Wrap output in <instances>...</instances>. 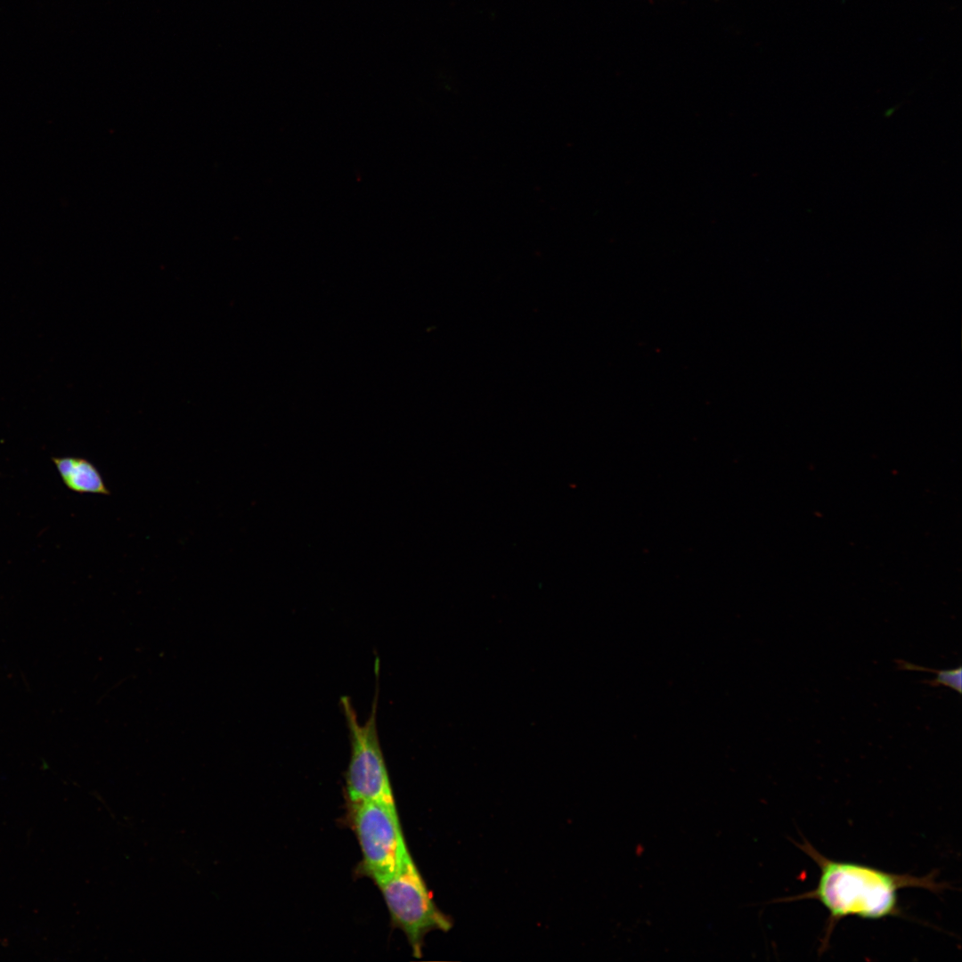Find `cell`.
Listing matches in <instances>:
<instances>
[{
    "mask_svg": "<svg viewBox=\"0 0 962 962\" xmlns=\"http://www.w3.org/2000/svg\"><path fill=\"white\" fill-rule=\"evenodd\" d=\"M378 698L379 689L375 692L371 713L363 724L358 721L350 697L342 696L339 700L350 742L346 791L351 805L364 802L395 805L378 734Z\"/></svg>",
    "mask_w": 962,
    "mask_h": 962,
    "instance_id": "3",
    "label": "cell"
},
{
    "mask_svg": "<svg viewBox=\"0 0 962 962\" xmlns=\"http://www.w3.org/2000/svg\"><path fill=\"white\" fill-rule=\"evenodd\" d=\"M897 665L901 670L909 671H922L935 673L936 678L933 680L925 681V683L932 687L943 686L954 689L958 693H961L962 689V668L960 666L953 669L936 670L931 668H925L909 663L904 660H897Z\"/></svg>",
    "mask_w": 962,
    "mask_h": 962,
    "instance_id": "6",
    "label": "cell"
},
{
    "mask_svg": "<svg viewBox=\"0 0 962 962\" xmlns=\"http://www.w3.org/2000/svg\"><path fill=\"white\" fill-rule=\"evenodd\" d=\"M351 819L363 855V873L374 882L392 874L407 846L395 805L379 802L352 804Z\"/></svg>",
    "mask_w": 962,
    "mask_h": 962,
    "instance_id": "4",
    "label": "cell"
},
{
    "mask_svg": "<svg viewBox=\"0 0 962 962\" xmlns=\"http://www.w3.org/2000/svg\"><path fill=\"white\" fill-rule=\"evenodd\" d=\"M53 461L70 490L80 493L110 494L99 469L88 460L64 457L53 458Z\"/></svg>",
    "mask_w": 962,
    "mask_h": 962,
    "instance_id": "5",
    "label": "cell"
},
{
    "mask_svg": "<svg viewBox=\"0 0 962 962\" xmlns=\"http://www.w3.org/2000/svg\"><path fill=\"white\" fill-rule=\"evenodd\" d=\"M375 884L383 895L394 925L406 935L415 958L422 956L427 933L435 930L448 932L452 927V920L433 901L407 846L394 872Z\"/></svg>",
    "mask_w": 962,
    "mask_h": 962,
    "instance_id": "2",
    "label": "cell"
},
{
    "mask_svg": "<svg viewBox=\"0 0 962 962\" xmlns=\"http://www.w3.org/2000/svg\"><path fill=\"white\" fill-rule=\"evenodd\" d=\"M796 845L818 865L819 882L813 890L781 901L816 900L827 909L828 917L821 950L827 947L836 925L847 917L870 920L904 917L899 906L900 890L915 887L939 893L948 887L936 881L933 871L925 876L893 874L870 866L831 860L808 841Z\"/></svg>",
    "mask_w": 962,
    "mask_h": 962,
    "instance_id": "1",
    "label": "cell"
}]
</instances>
